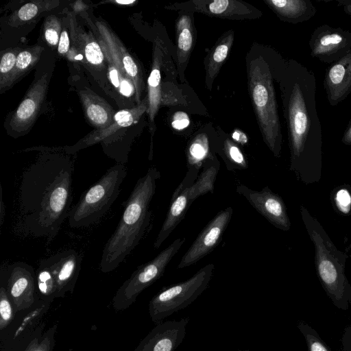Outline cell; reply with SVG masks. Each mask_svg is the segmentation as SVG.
Masks as SVG:
<instances>
[{"label": "cell", "instance_id": "obj_1", "mask_svg": "<svg viewBox=\"0 0 351 351\" xmlns=\"http://www.w3.org/2000/svg\"><path fill=\"white\" fill-rule=\"evenodd\" d=\"M74 167L66 156L46 152L23 173L16 228L50 243L69 217Z\"/></svg>", "mask_w": 351, "mask_h": 351}, {"label": "cell", "instance_id": "obj_2", "mask_svg": "<svg viewBox=\"0 0 351 351\" xmlns=\"http://www.w3.org/2000/svg\"><path fill=\"white\" fill-rule=\"evenodd\" d=\"M283 82L285 110L289 130L290 169L304 180V170H320L322 134L315 102L312 71L290 62Z\"/></svg>", "mask_w": 351, "mask_h": 351}, {"label": "cell", "instance_id": "obj_3", "mask_svg": "<svg viewBox=\"0 0 351 351\" xmlns=\"http://www.w3.org/2000/svg\"><path fill=\"white\" fill-rule=\"evenodd\" d=\"M160 178V171L151 167L136 182L119 223L104 247L100 262L102 272L115 269L143 238L151 221L149 205Z\"/></svg>", "mask_w": 351, "mask_h": 351}, {"label": "cell", "instance_id": "obj_4", "mask_svg": "<svg viewBox=\"0 0 351 351\" xmlns=\"http://www.w3.org/2000/svg\"><path fill=\"white\" fill-rule=\"evenodd\" d=\"M249 90L263 140L274 155L279 157L282 134L271 70L262 58L250 62Z\"/></svg>", "mask_w": 351, "mask_h": 351}, {"label": "cell", "instance_id": "obj_5", "mask_svg": "<svg viewBox=\"0 0 351 351\" xmlns=\"http://www.w3.org/2000/svg\"><path fill=\"white\" fill-rule=\"evenodd\" d=\"M126 175L127 169L122 164L108 169L71 209L69 226L73 228L88 227L101 218L117 199Z\"/></svg>", "mask_w": 351, "mask_h": 351}, {"label": "cell", "instance_id": "obj_6", "mask_svg": "<svg viewBox=\"0 0 351 351\" xmlns=\"http://www.w3.org/2000/svg\"><path fill=\"white\" fill-rule=\"evenodd\" d=\"M302 219L315 247V263L318 276L328 295L337 302L346 294L350 286L344 273L345 261L328 239L317 221L302 207Z\"/></svg>", "mask_w": 351, "mask_h": 351}, {"label": "cell", "instance_id": "obj_7", "mask_svg": "<svg viewBox=\"0 0 351 351\" xmlns=\"http://www.w3.org/2000/svg\"><path fill=\"white\" fill-rule=\"evenodd\" d=\"M215 266L208 264L188 280L167 287L155 295L149 303V314L156 324L187 307L208 287Z\"/></svg>", "mask_w": 351, "mask_h": 351}, {"label": "cell", "instance_id": "obj_8", "mask_svg": "<svg viewBox=\"0 0 351 351\" xmlns=\"http://www.w3.org/2000/svg\"><path fill=\"white\" fill-rule=\"evenodd\" d=\"M185 241V238L176 239L154 259L140 265L117 291L112 300L113 308L123 311L134 303L143 290L163 275Z\"/></svg>", "mask_w": 351, "mask_h": 351}, {"label": "cell", "instance_id": "obj_9", "mask_svg": "<svg viewBox=\"0 0 351 351\" xmlns=\"http://www.w3.org/2000/svg\"><path fill=\"white\" fill-rule=\"evenodd\" d=\"M308 45L312 57L322 62L332 64L351 51V32L322 25L313 32Z\"/></svg>", "mask_w": 351, "mask_h": 351}, {"label": "cell", "instance_id": "obj_10", "mask_svg": "<svg viewBox=\"0 0 351 351\" xmlns=\"http://www.w3.org/2000/svg\"><path fill=\"white\" fill-rule=\"evenodd\" d=\"M1 272L5 275L8 295L14 311L19 312L29 308L35 301L36 271L24 262H15L6 266Z\"/></svg>", "mask_w": 351, "mask_h": 351}, {"label": "cell", "instance_id": "obj_11", "mask_svg": "<svg viewBox=\"0 0 351 351\" xmlns=\"http://www.w3.org/2000/svg\"><path fill=\"white\" fill-rule=\"evenodd\" d=\"M49 79V73H45L32 84L10 120L11 135L17 137L31 129L45 99Z\"/></svg>", "mask_w": 351, "mask_h": 351}, {"label": "cell", "instance_id": "obj_12", "mask_svg": "<svg viewBox=\"0 0 351 351\" xmlns=\"http://www.w3.org/2000/svg\"><path fill=\"white\" fill-rule=\"evenodd\" d=\"M233 213L231 206L219 212L201 231L182 257L178 268L189 267L210 253L218 245Z\"/></svg>", "mask_w": 351, "mask_h": 351}, {"label": "cell", "instance_id": "obj_13", "mask_svg": "<svg viewBox=\"0 0 351 351\" xmlns=\"http://www.w3.org/2000/svg\"><path fill=\"white\" fill-rule=\"evenodd\" d=\"M167 8L197 12L211 16L230 19H254L261 16L260 10L255 7L236 0H193L175 3Z\"/></svg>", "mask_w": 351, "mask_h": 351}, {"label": "cell", "instance_id": "obj_14", "mask_svg": "<svg viewBox=\"0 0 351 351\" xmlns=\"http://www.w3.org/2000/svg\"><path fill=\"white\" fill-rule=\"evenodd\" d=\"M236 191L275 227L283 230L290 228L291 223L283 200L267 186L261 191H255L240 184Z\"/></svg>", "mask_w": 351, "mask_h": 351}, {"label": "cell", "instance_id": "obj_15", "mask_svg": "<svg viewBox=\"0 0 351 351\" xmlns=\"http://www.w3.org/2000/svg\"><path fill=\"white\" fill-rule=\"evenodd\" d=\"M200 168H189L184 179L172 194L170 206L166 218L161 226L154 243V247L158 249L171 232L184 218L186 211L191 205L190 187L197 180Z\"/></svg>", "mask_w": 351, "mask_h": 351}, {"label": "cell", "instance_id": "obj_16", "mask_svg": "<svg viewBox=\"0 0 351 351\" xmlns=\"http://www.w3.org/2000/svg\"><path fill=\"white\" fill-rule=\"evenodd\" d=\"M148 108V100L146 97L141 104L131 108L117 112L112 125L103 130H95L88 134L78 142L71 146L60 147L66 154H73L77 152L92 146L97 143L104 142L108 145L110 138L118 130L126 128L136 123Z\"/></svg>", "mask_w": 351, "mask_h": 351}, {"label": "cell", "instance_id": "obj_17", "mask_svg": "<svg viewBox=\"0 0 351 351\" xmlns=\"http://www.w3.org/2000/svg\"><path fill=\"white\" fill-rule=\"evenodd\" d=\"M95 29L99 38L108 48L115 62L123 68L127 76L133 82L136 89V101L137 105L141 104L143 81L139 65L121 40L104 22L97 21Z\"/></svg>", "mask_w": 351, "mask_h": 351}, {"label": "cell", "instance_id": "obj_18", "mask_svg": "<svg viewBox=\"0 0 351 351\" xmlns=\"http://www.w3.org/2000/svg\"><path fill=\"white\" fill-rule=\"evenodd\" d=\"M43 262L50 269L56 282V298L72 293L81 269L82 256L73 249L55 254Z\"/></svg>", "mask_w": 351, "mask_h": 351}, {"label": "cell", "instance_id": "obj_19", "mask_svg": "<svg viewBox=\"0 0 351 351\" xmlns=\"http://www.w3.org/2000/svg\"><path fill=\"white\" fill-rule=\"evenodd\" d=\"M188 322L184 317L156 324L134 351H175L184 341Z\"/></svg>", "mask_w": 351, "mask_h": 351}, {"label": "cell", "instance_id": "obj_20", "mask_svg": "<svg viewBox=\"0 0 351 351\" xmlns=\"http://www.w3.org/2000/svg\"><path fill=\"white\" fill-rule=\"evenodd\" d=\"M324 87L329 104L338 105L351 93V51L326 69Z\"/></svg>", "mask_w": 351, "mask_h": 351}, {"label": "cell", "instance_id": "obj_21", "mask_svg": "<svg viewBox=\"0 0 351 351\" xmlns=\"http://www.w3.org/2000/svg\"><path fill=\"white\" fill-rule=\"evenodd\" d=\"M164 47L162 41L156 38L154 43L152 69L147 80V100L150 128H154V119L159 108L165 104L161 82V68L163 64Z\"/></svg>", "mask_w": 351, "mask_h": 351}, {"label": "cell", "instance_id": "obj_22", "mask_svg": "<svg viewBox=\"0 0 351 351\" xmlns=\"http://www.w3.org/2000/svg\"><path fill=\"white\" fill-rule=\"evenodd\" d=\"M79 96L87 121L96 130H103L112 124L116 112L104 99L90 90H80Z\"/></svg>", "mask_w": 351, "mask_h": 351}, {"label": "cell", "instance_id": "obj_23", "mask_svg": "<svg viewBox=\"0 0 351 351\" xmlns=\"http://www.w3.org/2000/svg\"><path fill=\"white\" fill-rule=\"evenodd\" d=\"M282 21L299 23L308 21L316 14L311 0H264Z\"/></svg>", "mask_w": 351, "mask_h": 351}, {"label": "cell", "instance_id": "obj_24", "mask_svg": "<svg viewBox=\"0 0 351 351\" xmlns=\"http://www.w3.org/2000/svg\"><path fill=\"white\" fill-rule=\"evenodd\" d=\"M191 16L190 14H182L176 23L177 62L180 73L187 65L194 43Z\"/></svg>", "mask_w": 351, "mask_h": 351}, {"label": "cell", "instance_id": "obj_25", "mask_svg": "<svg viewBox=\"0 0 351 351\" xmlns=\"http://www.w3.org/2000/svg\"><path fill=\"white\" fill-rule=\"evenodd\" d=\"M98 41L104 52L107 63V75L111 84L120 95L125 97L129 98L134 95H136L133 82L127 76L123 68L115 62L106 44L100 38Z\"/></svg>", "mask_w": 351, "mask_h": 351}, {"label": "cell", "instance_id": "obj_26", "mask_svg": "<svg viewBox=\"0 0 351 351\" xmlns=\"http://www.w3.org/2000/svg\"><path fill=\"white\" fill-rule=\"evenodd\" d=\"M58 0H36L29 1L14 11L9 17L8 23L11 27H19L29 23L59 6Z\"/></svg>", "mask_w": 351, "mask_h": 351}, {"label": "cell", "instance_id": "obj_27", "mask_svg": "<svg viewBox=\"0 0 351 351\" xmlns=\"http://www.w3.org/2000/svg\"><path fill=\"white\" fill-rule=\"evenodd\" d=\"M234 40V33L226 34L212 49L206 61V84L208 89L217 77L223 62L228 57Z\"/></svg>", "mask_w": 351, "mask_h": 351}, {"label": "cell", "instance_id": "obj_28", "mask_svg": "<svg viewBox=\"0 0 351 351\" xmlns=\"http://www.w3.org/2000/svg\"><path fill=\"white\" fill-rule=\"evenodd\" d=\"M81 50L88 63L96 69L105 68V56L98 41L90 33L79 31L73 40Z\"/></svg>", "mask_w": 351, "mask_h": 351}, {"label": "cell", "instance_id": "obj_29", "mask_svg": "<svg viewBox=\"0 0 351 351\" xmlns=\"http://www.w3.org/2000/svg\"><path fill=\"white\" fill-rule=\"evenodd\" d=\"M195 182L190 187V199L193 202L198 197L208 193H213L214 184L219 169V163L217 158L205 160L202 166Z\"/></svg>", "mask_w": 351, "mask_h": 351}, {"label": "cell", "instance_id": "obj_30", "mask_svg": "<svg viewBox=\"0 0 351 351\" xmlns=\"http://www.w3.org/2000/svg\"><path fill=\"white\" fill-rule=\"evenodd\" d=\"M36 289L38 296L45 303L51 302L56 298V282L43 259L40 261L36 271Z\"/></svg>", "mask_w": 351, "mask_h": 351}, {"label": "cell", "instance_id": "obj_31", "mask_svg": "<svg viewBox=\"0 0 351 351\" xmlns=\"http://www.w3.org/2000/svg\"><path fill=\"white\" fill-rule=\"evenodd\" d=\"M188 168H201L208 159H215L212 154L208 138L204 134L197 136L188 146L186 152Z\"/></svg>", "mask_w": 351, "mask_h": 351}, {"label": "cell", "instance_id": "obj_32", "mask_svg": "<svg viewBox=\"0 0 351 351\" xmlns=\"http://www.w3.org/2000/svg\"><path fill=\"white\" fill-rule=\"evenodd\" d=\"M44 48L40 45L21 50L16 59V66L11 80V86L26 74L40 60Z\"/></svg>", "mask_w": 351, "mask_h": 351}, {"label": "cell", "instance_id": "obj_33", "mask_svg": "<svg viewBox=\"0 0 351 351\" xmlns=\"http://www.w3.org/2000/svg\"><path fill=\"white\" fill-rule=\"evenodd\" d=\"M19 47L9 49L1 53L0 61V90L2 93L11 87V80L16 66V59L21 51Z\"/></svg>", "mask_w": 351, "mask_h": 351}, {"label": "cell", "instance_id": "obj_34", "mask_svg": "<svg viewBox=\"0 0 351 351\" xmlns=\"http://www.w3.org/2000/svg\"><path fill=\"white\" fill-rule=\"evenodd\" d=\"M223 155L226 167L229 171L244 169L248 165L240 148L232 141L226 139L223 147Z\"/></svg>", "mask_w": 351, "mask_h": 351}, {"label": "cell", "instance_id": "obj_35", "mask_svg": "<svg viewBox=\"0 0 351 351\" xmlns=\"http://www.w3.org/2000/svg\"><path fill=\"white\" fill-rule=\"evenodd\" d=\"M62 30V21L56 15H49L45 19L43 35L47 44L51 48H58Z\"/></svg>", "mask_w": 351, "mask_h": 351}, {"label": "cell", "instance_id": "obj_36", "mask_svg": "<svg viewBox=\"0 0 351 351\" xmlns=\"http://www.w3.org/2000/svg\"><path fill=\"white\" fill-rule=\"evenodd\" d=\"M57 326V324H54L42 335L34 337L25 351H53Z\"/></svg>", "mask_w": 351, "mask_h": 351}, {"label": "cell", "instance_id": "obj_37", "mask_svg": "<svg viewBox=\"0 0 351 351\" xmlns=\"http://www.w3.org/2000/svg\"><path fill=\"white\" fill-rule=\"evenodd\" d=\"M13 306L3 286L0 288V329L3 330L13 317Z\"/></svg>", "mask_w": 351, "mask_h": 351}, {"label": "cell", "instance_id": "obj_38", "mask_svg": "<svg viewBox=\"0 0 351 351\" xmlns=\"http://www.w3.org/2000/svg\"><path fill=\"white\" fill-rule=\"evenodd\" d=\"M335 202L341 212L348 213L351 208V195L348 191L346 189L339 190L336 193Z\"/></svg>", "mask_w": 351, "mask_h": 351}, {"label": "cell", "instance_id": "obj_39", "mask_svg": "<svg viewBox=\"0 0 351 351\" xmlns=\"http://www.w3.org/2000/svg\"><path fill=\"white\" fill-rule=\"evenodd\" d=\"M189 124L190 119L186 112L178 111L174 113L171 121L173 128L182 130L188 127Z\"/></svg>", "mask_w": 351, "mask_h": 351}, {"label": "cell", "instance_id": "obj_40", "mask_svg": "<svg viewBox=\"0 0 351 351\" xmlns=\"http://www.w3.org/2000/svg\"><path fill=\"white\" fill-rule=\"evenodd\" d=\"M70 38L66 28H63L60 37L58 52L62 56H67L71 51Z\"/></svg>", "mask_w": 351, "mask_h": 351}, {"label": "cell", "instance_id": "obj_41", "mask_svg": "<svg viewBox=\"0 0 351 351\" xmlns=\"http://www.w3.org/2000/svg\"><path fill=\"white\" fill-rule=\"evenodd\" d=\"M310 351H328L324 344L313 337L308 340Z\"/></svg>", "mask_w": 351, "mask_h": 351}, {"label": "cell", "instance_id": "obj_42", "mask_svg": "<svg viewBox=\"0 0 351 351\" xmlns=\"http://www.w3.org/2000/svg\"><path fill=\"white\" fill-rule=\"evenodd\" d=\"M232 138L234 142H237L241 145L246 144L248 141V138L246 134L239 130H235L232 132Z\"/></svg>", "mask_w": 351, "mask_h": 351}, {"label": "cell", "instance_id": "obj_43", "mask_svg": "<svg viewBox=\"0 0 351 351\" xmlns=\"http://www.w3.org/2000/svg\"><path fill=\"white\" fill-rule=\"evenodd\" d=\"M342 142L346 145H351V119L348 124V126L344 132Z\"/></svg>", "mask_w": 351, "mask_h": 351}, {"label": "cell", "instance_id": "obj_44", "mask_svg": "<svg viewBox=\"0 0 351 351\" xmlns=\"http://www.w3.org/2000/svg\"><path fill=\"white\" fill-rule=\"evenodd\" d=\"M338 5L343 7L344 12L351 17V0L337 1Z\"/></svg>", "mask_w": 351, "mask_h": 351}, {"label": "cell", "instance_id": "obj_45", "mask_svg": "<svg viewBox=\"0 0 351 351\" xmlns=\"http://www.w3.org/2000/svg\"><path fill=\"white\" fill-rule=\"evenodd\" d=\"M0 224L1 227L3 225L4 217L5 215V206L4 205L3 198H2V189L1 186V200H0Z\"/></svg>", "mask_w": 351, "mask_h": 351}, {"label": "cell", "instance_id": "obj_46", "mask_svg": "<svg viewBox=\"0 0 351 351\" xmlns=\"http://www.w3.org/2000/svg\"><path fill=\"white\" fill-rule=\"evenodd\" d=\"M86 6L87 5L81 1H77L73 4V8L75 12L83 11Z\"/></svg>", "mask_w": 351, "mask_h": 351}, {"label": "cell", "instance_id": "obj_47", "mask_svg": "<svg viewBox=\"0 0 351 351\" xmlns=\"http://www.w3.org/2000/svg\"><path fill=\"white\" fill-rule=\"evenodd\" d=\"M110 2L117 3L118 5H131L134 3H136V1L134 0H114V1H110Z\"/></svg>", "mask_w": 351, "mask_h": 351}, {"label": "cell", "instance_id": "obj_48", "mask_svg": "<svg viewBox=\"0 0 351 351\" xmlns=\"http://www.w3.org/2000/svg\"><path fill=\"white\" fill-rule=\"evenodd\" d=\"M238 351H249V350H238Z\"/></svg>", "mask_w": 351, "mask_h": 351}]
</instances>
